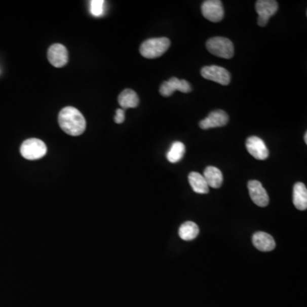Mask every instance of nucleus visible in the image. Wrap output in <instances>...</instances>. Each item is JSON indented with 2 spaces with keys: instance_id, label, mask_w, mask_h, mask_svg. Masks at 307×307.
Returning <instances> with one entry per match:
<instances>
[{
  "instance_id": "nucleus-15",
  "label": "nucleus",
  "mask_w": 307,
  "mask_h": 307,
  "mask_svg": "<svg viewBox=\"0 0 307 307\" xmlns=\"http://www.w3.org/2000/svg\"><path fill=\"white\" fill-rule=\"evenodd\" d=\"M205 180L208 185L214 189L220 188L223 183V174L220 170L215 167H208L204 170L203 173Z\"/></svg>"
},
{
  "instance_id": "nucleus-3",
  "label": "nucleus",
  "mask_w": 307,
  "mask_h": 307,
  "mask_svg": "<svg viewBox=\"0 0 307 307\" xmlns=\"http://www.w3.org/2000/svg\"><path fill=\"white\" fill-rule=\"evenodd\" d=\"M206 47L211 54L216 57L229 59L234 56V46L229 39L213 37L207 41Z\"/></svg>"
},
{
  "instance_id": "nucleus-18",
  "label": "nucleus",
  "mask_w": 307,
  "mask_h": 307,
  "mask_svg": "<svg viewBox=\"0 0 307 307\" xmlns=\"http://www.w3.org/2000/svg\"><path fill=\"white\" fill-rule=\"evenodd\" d=\"M199 232V227L196 223L191 221H187L181 225L178 231V235L183 240L191 241L197 238Z\"/></svg>"
},
{
  "instance_id": "nucleus-16",
  "label": "nucleus",
  "mask_w": 307,
  "mask_h": 307,
  "mask_svg": "<svg viewBox=\"0 0 307 307\" xmlns=\"http://www.w3.org/2000/svg\"><path fill=\"white\" fill-rule=\"evenodd\" d=\"M118 102L122 109L137 108L139 103V98L138 94L134 91L126 89L119 96Z\"/></svg>"
},
{
  "instance_id": "nucleus-6",
  "label": "nucleus",
  "mask_w": 307,
  "mask_h": 307,
  "mask_svg": "<svg viewBox=\"0 0 307 307\" xmlns=\"http://www.w3.org/2000/svg\"><path fill=\"white\" fill-rule=\"evenodd\" d=\"M255 8L259 15L258 24L260 27H265L270 18L278 11V2L274 0H259L256 2Z\"/></svg>"
},
{
  "instance_id": "nucleus-4",
  "label": "nucleus",
  "mask_w": 307,
  "mask_h": 307,
  "mask_svg": "<svg viewBox=\"0 0 307 307\" xmlns=\"http://www.w3.org/2000/svg\"><path fill=\"white\" fill-rule=\"evenodd\" d=\"M21 155L29 161L41 159L47 152V147L43 141L38 138H30L24 141L21 146Z\"/></svg>"
},
{
  "instance_id": "nucleus-13",
  "label": "nucleus",
  "mask_w": 307,
  "mask_h": 307,
  "mask_svg": "<svg viewBox=\"0 0 307 307\" xmlns=\"http://www.w3.org/2000/svg\"><path fill=\"white\" fill-rule=\"evenodd\" d=\"M252 242L253 246L261 252H270L276 248L274 238L265 232H256L255 234H253Z\"/></svg>"
},
{
  "instance_id": "nucleus-21",
  "label": "nucleus",
  "mask_w": 307,
  "mask_h": 307,
  "mask_svg": "<svg viewBox=\"0 0 307 307\" xmlns=\"http://www.w3.org/2000/svg\"><path fill=\"white\" fill-rule=\"evenodd\" d=\"M125 121V110L122 108H119L116 110V116H114V122L117 124H122Z\"/></svg>"
},
{
  "instance_id": "nucleus-20",
  "label": "nucleus",
  "mask_w": 307,
  "mask_h": 307,
  "mask_svg": "<svg viewBox=\"0 0 307 307\" xmlns=\"http://www.w3.org/2000/svg\"><path fill=\"white\" fill-rule=\"evenodd\" d=\"M91 13L92 16H101L104 13V1L92 0L91 2Z\"/></svg>"
},
{
  "instance_id": "nucleus-19",
  "label": "nucleus",
  "mask_w": 307,
  "mask_h": 307,
  "mask_svg": "<svg viewBox=\"0 0 307 307\" xmlns=\"http://www.w3.org/2000/svg\"><path fill=\"white\" fill-rule=\"evenodd\" d=\"M185 154V146L181 142H174L167 153V159L171 163H177L183 159Z\"/></svg>"
},
{
  "instance_id": "nucleus-8",
  "label": "nucleus",
  "mask_w": 307,
  "mask_h": 307,
  "mask_svg": "<svg viewBox=\"0 0 307 307\" xmlns=\"http://www.w3.org/2000/svg\"><path fill=\"white\" fill-rule=\"evenodd\" d=\"M202 13L211 22H220L224 18V8L219 0H207L202 6Z\"/></svg>"
},
{
  "instance_id": "nucleus-2",
  "label": "nucleus",
  "mask_w": 307,
  "mask_h": 307,
  "mask_svg": "<svg viewBox=\"0 0 307 307\" xmlns=\"http://www.w3.org/2000/svg\"><path fill=\"white\" fill-rule=\"evenodd\" d=\"M171 41L166 37L149 39L141 45L140 53L143 57L154 59L161 57L169 49Z\"/></svg>"
},
{
  "instance_id": "nucleus-22",
  "label": "nucleus",
  "mask_w": 307,
  "mask_h": 307,
  "mask_svg": "<svg viewBox=\"0 0 307 307\" xmlns=\"http://www.w3.org/2000/svg\"><path fill=\"white\" fill-rule=\"evenodd\" d=\"M304 143H307V132L304 133Z\"/></svg>"
},
{
  "instance_id": "nucleus-7",
  "label": "nucleus",
  "mask_w": 307,
  "mask_h": 307,
  "mask_svg": "<svg viewBox=\"0 0 307 307\" xmlns=\"http://www.w3.org/2000/svg\"><path fill=\"white\" fill-rule=\"evenodd\" d=\"M191 86L188 81L173 77L169 81H165L162 84L160 87V93L163 97H170L176 91H179L183 93H189L191 92Z\"/></svg>"
},
{
  "instance_id": "nucleus-11",
  "label": "nucleus",
  "mask_w": 307,
  "mask_h": 307,
  "mask_svg": "<svg viewBox=\"0 0 307 307\" xmlns=\"http://www.w3.org/2000/svg\"><path fill=\"white\" fill-rule=\"evenodd\" d=\"M49 62L56 67H64L68 62V52L66 47L61 44H54L49 48Z\"/></svg>"
},
{
  "instance_id": "nucleus-17",
  "label": "nucleus",
  "mask_w": 307,
  "mask_h": 307,
  "mask_svg": "<svg viewBox=\"0 0 307 307\" xmlns=\"http://www.w3.org/2000/svg\"><path fill=\"white\" fill-rule=\"evenodd\" d=\"M189 184L192 189L197 194H208L209 193V186L205 180L204 177L201 173L192 172L189 174Z\"/></svg>"
},
{
  "instance_id": "nucleus-1",
  "label": "nucleus",
  "mask_w": 307,
  "mask_h": 307,
  "mask_svg": "<svg viewBox=\"0 0 307 307\" xmlns=\"http://www.w3.org/2000/svg\"><path fill=\"white\" fill-rule=\"evenodd\" d=\"M58 122L62 131L70 136H80L84 133L87 127L83 114L71 106L60 111Z\"/></svg>"
},
{
  "instance_id": "nucleus-9",
  "label": "nucleus",
  "mask_w": 307,
  "mask_h": 307,
  "mask_svg": "<svg viewBox=\"0 0 307 307\" xmlns=\"http://www.w3.org/2000/svg\"><path fill=\"white\" fill-rule=\"evenodd\" d=\"M246 148L248 153L256 160L264 161L269 157V150L264 141L256 136H252L246 141Z\"/></svg>"
},
{
  "instance_id": "nucleus-5",
  "label": "nucleus",
  "mask_w": 307,
  "mask_h": 307,
  "mask_svg": "<svg viewBox=\"0 0 307 307\" xmlns=\"http://www.w3.org/2000/svg\"><path fill=\"white\" fill-rule=\"evenodd\" d=\"M201 74L206 80L214 81L222 86H227L231 82V74L229 71L225 69L224 67H218L216 65L202 67Z\"/></svg>"
},
{
  "instance_id": "nucleus-12",
  "label": "nucleus",
  "mask_w": 307,
  "mask_h": 307,
  "mask_svg": "<svg viewBox=\"0 0 307 307\" xmlns=\"http://www.w3.org/2000/svg\"><path fill=\"white\" fill-rule=\"evenodd\" d=\"M229 122V116L224 110H215L211 112L209 116L200 122V127L203 130L224 127Z\"/></svg>"
},
{
  "instance_id": "nucleus-10",
  "label": "nucleus",
  "mask_w": 307,
  "mask_h": 307,
  "mask_svg": "<svg viewBox=\"0 0 307 307\" xmlns=\"http://www.w3.org/2000/svg\"><path fill=\"white\" fill-rule=\"evenodd\" d=\"M248 192L254 204L264 208L269 204V196L261 183L258 180H251L248 183Z\"/></svg>"
},
{
  "instance_id": "nucleus-14",
  "label": "nucleus",
  "mask_w": 307,
  "mask_h": 307,
  "mask_svg": "<svg viewBox=\"0 0 307 307\" xmlns=\"http://www.w3.org/2000/svg\"><path fill=\"white\" fill-rule=\"evenodd\" d=\"M293 202L294 207L300 211L306 210L307 189L304 183L298 182L294 186Z\"/></svg>"
}]
</instances>
